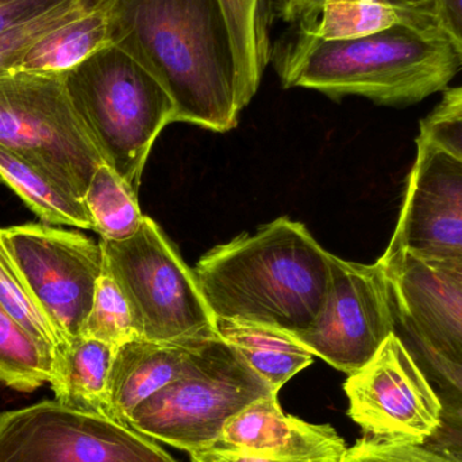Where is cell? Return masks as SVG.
I'll return each mask as SVG.
<instances>
[{"mask_svg":"<svg viewBox=\"0 0 462 462\" xmlns=\"http://www.w3.org/2000/svg\"><path fill=\"white\" fill-rule=\"evenodd\" d=\"M110 43L168 92L173 122L234 129L249 105L221 0H100Z\"/></svg>","mask_w":462,"mask_h":462,"instance_id":"6da1fadb","label":"cell"},{"mask_svg":"<svg viewBox=\"0 0 462 462\" xmlns=\"http://www.w3.org/2000/svg\"><path fill=\"white\" fill-rule=\"evenodd\" d=\"M271 62L284 88L314 89L333 99L361 97L395 107L445 91L462 67L439 27L414 23L342 41L293 30L273 43Z\"/></svg>","mask_w":462,"mask_h":462,"instance_id":"7a4b0ae2","label":"cell"},{"mask_svg":"<svg viewBox=\"0 0 462 462\" xmlns=\"http://www.w3.org/2000/svg\"><path fill=\"white\" fill-rule=\"evenodd\" d=\"M331 253L287 217L206 253L194 273L216 319L300 333L322 310Z\"/></svg>","mask_w":462,"mask_h":462,"instance_id":"3957f363","label":"cell"},{"mask_svg":"<svg viewBox=\"0 0 462 462\" xmlns=\"http://www.w3.org/2000/svg\"><path fill=\"white\" fill-rule=\"evenodd\" d=\"M68 92L105 164L133 191L149 152L173 124L175 105L162 84L126 51L106 46L65 73Z\"/></svg>","mask_w":462,"mask_h":462,"instance_id":"277c9868","label":"cell"},{"mask_svg":"<svg viewBox=\"0 0 462 462\" xmlns=\"http://www.w3.org/2000/svg\"><path fill=\"white\" fill-rule=\"evenodd\" d=\"M103 269L126 299L138 338L186 341L216 336V318L176 247L153 219L124 241L100 239Z\"/></svg>","mask_w":462,"mask_h":462,"instance_id":"5b68a950","label":"cell"},{"mask_svg":"<svg viewBox=\"0 0 462 462\" xmlns=\"http://www.w3.org/2000/svg\"><path fill=\"white\" fill-rule=\"evenodd\" d=\"M271 393H277L217 334L197 366L143 402L127 425L192 455L210 449L234 415Z\"/></svg>","mask_w":462,"mask_h":462,"instance_id":"8992f818","label":"cell"},{"mask_svg":"<svg viewBox=\"0 0 462 462\" xmlns=\"http://www.w3.org/2000/svg\"><path fill=\"white\" fill-rule=\"evenodd\" d=\"M0 148L51 171L81 199L105 164L70 100L65 73L0 76Z\"/></svg>","mask_w":462,"mask_h":462,"instance_id":"52a82bcc","label":"cell"},{"mask_svg":"<svg viewBox=\"0 0 462 462\" xmlns=\"http://www.w3.org/2000/svg\"><path fill=\"white\" fill-rule=\"evenodd\" d=\"M0 462H179L105 415L43 401L0 412Z\"/></svg>","mask_w":462,"mask_h":462,"instance_id":"ba28073f","label":"cell"},{"mask_svg":"<svg viewBox=\"0 0 462 462\" xmlns=\"http://www.w3.org/2000/svg\"><path fill=\"white\" fill-rule=\"evenodd\" d=\"M330 282L314 323L293 338L347 376L360 371L396 331L384 266L330 257Z\"/></svg>","mask_w":462,"mask_h":462,"instance_id":"9c48e42d","label":"cell"},{"mask_svg":"<svg viewBox=\"0 0 462 462\" xmlns=\"http://www.w3.org/2000/svg\"><path fill=\"white\" fill-rule=\"evenodd\" d=\"M0 236L62 341L80 337L103 273L100 244L37 224L0 229Z\"/></svg>","mask_w":462,"mask_h":462,"instance_id":"30bf717a","label":"cell"},{"mask_svg":"<svg viewBox=\"0 0 462 462\" xmlns=\"http://www.w3.org/2000/svg\"><path fill=\"white\" fill-rule=\"evenodd\" d=\"M347 415L365 436L425 444L441 423V402L398 333L344 384Z\"/></svg>","mask_w":462,"mask_h":462,"instance_id":"8fae6325","label":"cell"},{"mask_svg":"<svg viewBox=\"0 0 462 462\" xmlns=\"http://www.w3.org/2000/svg\"><path fill=\"white\" fill-rule=\"evenodd\" d=\"M385 252L423 261L462 255V160L420 135Z\"/></svg>","mask_w":462,"mask_h":462,"instance_id":"7c38bea8","label":"cell"},{"mask_svg":"<svg viewBox=\"0 0 462 462\" xmlns=\"http://www.w3.org/2000/svg\"><path fill=\"white\" fill-rule=\"evenodd\" d=\"M393 291L396 331L453 363L462 364V288L404 253L379 258Z\"/></svg>","mask_w":462,"mask_h":462,"instance_id":"4fadbf2b","label":"cell"},{"mask_svg":"<svg viewBox=\"0 0 462 462\" xmlns=\"http://www.w3.org/2000/svg\"><path fill=\"white\" fill-rule=\"evenodd\" d=\"M210 449L273 460L342 461L347 447L333 426L287 414L271 393L234 415Z\"/></svg>","mask_w":462,"mask_h":462,"instance_id":"5bb4252c","label":"cell"},{"mask_svg":"<svg viewBox=\"0 0 462 462\" xmlns=\"http://www.w3.org/2000/svg\"><path fill=\"white\" fill-rule=\"evenodd\" d=\"M216 336L176 342L135 338L116 347L108 376V418L127 425L143 402L197 366Z\"/></svg>","mask_w":462,"mask_h":462,"instance_id":"9a60e30c","label":"cell"},{"mask_svg":"<svg viewBox=\"0 0 462 462\" xmlns=\"http://www.w3.org/2000/svg\"><path fill=\"white\" fill-rule=\"evenodd\" d=\"M116 347L76 337L53 356L51 384L54 401L70 409L107 415V384Z\"/></svg>","mask_w":462,"mask_h":462,"instance_id":"2e32d148","label":"cell"},{"mask_svg":"<svg viewBox=\"0 0 462 462\" xmlns=\"http://www.w3.org/2000/svg\"><path fill=\"white\" fill-rule=\"evenodd\" d=\"M0 183L13 189L24 205L48 225L94 230L84 199L51 171L0 148Z\"/></svg>","mask_w":462,"mask_h":462,"instance_id":"e0dca14e","label":"cell"},{"mask_svg":"<svg viewBox=\"0 0 462 462\" xmlns=\"http://www.w3.org/2000/svg\"><path fill=\"white\" fill-rule=\"evenodd\" d=\"M217 331L274 391L311 365L314 355L291 334L268 326L216 319Z\"/></svg>","mask_w":462,"mask_h":462,"instance_id":"ac0fdd59","label":"cell"},{"mask_svg":"<svg viewBox=\"0 0 462 462\" xmlns=\"http://www.w3.org/2000/svg\"><path fill=\"white\" fill-rule=\"evenodd\" d=\"M111 45L108 18L100 3L83 5L32 46L18 70L67 73Z\"/></svg>","mask_w":462,"mask_h":462,"instance_id":"d6986e66","label":"cell"},{"mask_svg":"<svg viewBox=\"0 0 462 462\" xmlns=\"http://www.w3.org/2000/svg\"><path fill=\"white\" fill-rule=\"evenodd\" d=\"M229 23L239 80L247 102L257 94L266 68L271 64L272 24L277 0H221Z\"/></svg>","mask_w":462,"mask_h":462,"instance_id":"ffe728a7","label":"cell"},{"mask_svg":"<svg viewBox=\"0 0 462 462\" xmlns=\"http://www.w3.org/2000/svg\"><path fill=\"white\" fill-rule=\"evenodd\" d=\"M398 334L441 402V423L425 445L462 458V364L447 360L420 342Z\"/></svg>","mask_w":462,"mask_h":462,"instance_id":"44dd1931","label":"cell"},{"mask_svg":"<svg viewBox=\"0 0 462 462\" xmlns=\"http://www.w3.org/2000/svg\"><path fill=\"white\" fill-rule=\"evenodd\" d=\"M84 203L94 231L107 241H124L140 230L143 218L137 192L107 164L100 165L89 181Z\"/></svg>","mask_w":462,"mask_h":462,"instance_id":"7402d4cb","label":"cell"},{"mask_svg":"<svg viewBox=\"0 0 462 462\" xmlns=\"http://www.w3.org/2000/svg\"><path fill=\"white\" fill-rule=\"evenodd\" d=\"M53 356L0 307V385L32 393L51 382Z\"/></svg>","mask_w":462,"mask_h":462,"instance_id":"603a6c76","label":"cell"},{"mask_svg":"<svg viewBox=\"0 0 462 462\" xmlns=\"http://www.w3.org/2000/svg\"><path fill=\"white\" fill-rule=\"evenodd\" d=\"M399 23L411 22L385 0H323L317 21L301 32L323 41L355 40Z\"/></svg>","mask_w":462,"mask_h":462,"instance_id":"cb8c5ba5","label":"cell"},{"mask_svg":"<svg viewBox=\"0 0 462 462\" xmlns=\"http://www.w3.org/2000/svg\"><path fill=\"white\" fill-rule=\"evenodd\" d=\"M0 307L32 334L41 345L51 350V356L59 352L65 342L59 331L32 295L23 274L19 271L7 247L0 236Z\"/></svg>","mask_w":462,"mask_h":462,"instance_id":"d4e9b609","label":"cell"},{"mask_svg":"<svg viewBox=\"0 0 462 462\" xmlns=\"http://www.w3.org/2000/svg\"><path fill=\"white\" fill-rule=\"evenodd\" d=\"M81 336L105 342L116 349L138 338L126 299L105 269L97 280L94 303Z\"/></svg>","mask_w":462,"mask_h":462,"instance_id":"484cf974","label":"cell"},{"mask_svg":"<svg viewBox=\"0 0 462 462\" xmlns=\"http://www.w3.org/2000/svg\"><path fill=\"white\" fill-rule=\"evenodd\" d=\"M342 462H462V458L425 444L365 436L347 448Z\"/></svg>","mask_w":462,"mask_h":462,"instance_id":"4316f807","label":"cell"},{"mask_svg":"<svg viewBox=\"0 0 462 462\" xmlns=\"http://www.w3.org/2000/svg\"><path fill=\"white\" fill-rule=\"evenodd\" d=\"M401 11L411 23L437 26V0H385ZM323 0H277V16L293 30L311 29L319 15Z\"/></svg>","mask_w":462,"mask_h":462,"instance_id":"83f0119b","label":"cell"},{"mask_svg":"<svg viewBox=\"0 0 462 462\" xmlns=\"http://www.w3.org/2000/svg\"><path fill=\"white\" fill-rule=\"evenodd\" d=\"M418 135L462 160V86L445 89L441 102L420 121Z\"/></svg>","mask_w":462,"mask_h":462,"instance_id":"f1b7e54d","label":"cell"},{"mask_svg":"<svg viewBox=\"0 0 462 462\" xmlns=\"http://www.w3.org/2000/svg\"><path fill=\"white\" fill-rule=\"evenodd\" d=\"M81 7L68 13L51 14L2 32L0 34V76L18 70L32 46L60 24L68 21Z\"/></svg>","mask_w":462,"mask_h":462,"instance_id":"f546056e","label":"cell"},{"mask_svg":"<svg viewBox=\"0 0 462 462\" xmlns=\"http://www.w3.org/2000/svg\"><path fill=\"white\" fill-rule=\"evenodd\" d=\"M84 0H0V34L51 14L68 13Z\"/></svg>","mask_w":462,"mask_h":462,"instance_id":"4dcf8cb0","label":"cell"},{"mask_svg":"<svg viewBox=\"0 0 462 462\" xmlns=\"http://www.w3.org/2000/svg\"><path fill=\"white\" fill-rule=\"evenodd\" d=\"M437 26L462 60V0H437Z\"/></svg>","mask_w":462,"mask_h":462,"instance_id":"1f68e13d","label":"cell"},{"mask_svg":"<svg viewBox=\"0 0 462 462\" xmlns=\"http://www.w3.org/2000/svg\"><path fill=\"white\" fill-rule=\"evenodd\" d=\"M191 462H342V461H285L273 458L255 457V456L236 455L221 450L206 449L189 455Z\"/></svg>","mask_w":462,"mask_h":462,"instance_id":"d6a6232c","label":"cell"},{"mask_svg":"<svg viewBox=\"0 0 462 462\" xmlns=\"http://www.w3.org/2000/svg\"><path fill=\"white\" fill-rule=\"evenodd\" d=\"M430 268L441 272L445 276L457 282L462 288V255H455V257L437 258V260H420Z\"/></svg>","mask_w":462,"mask_h":462,"instance_id":"836d02e7","label":"cell"},{"mask_svg":"<svg viewBox=\"0 0 462 462\" xmlns=\"http://www.w3.org/2000/svg\"><path fill=\"white\" fill-rule=\"evenodd\" d=\"M100 0H84V3H86V5H95L99 3Z\"/></svg>","mask_w":462,"mask_h":462,"instance_id":"e575fe53","label":"cell"}]
</instances>
